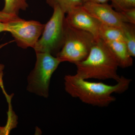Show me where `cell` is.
<instances>
[{
	"label": "cell",
	"mask_w": 135,
	"mask_h": 135,
	"mask_svg": "<svg viewBox=\"0 0 135 135\" xmlns=\"http://www.w3.org/2000/svg\"><path fill=\"white\" fill-rule=\"evenodd\" d=\"M65 89L74 98L84 103L100 107H107L116 100L113 94H122L129 88L131 80L121 76L115 85L88 81L76 74L65 76Z\"/></svg>",
	"instance_id": "1"
},
{
	"label": "cell",
	"mask_w": 135,
	"mask_h": 135,
	"mask_svg": "<svg viewBox=\"0 0 135 135\" xmlns=\"http://www.w3.org/2000/svg\"><path fill=\"white\" fill-rule=\"evenodd\" d=\"M75 65V74L83 79H112L117 82L121 77L118 73L119 66L116 58L100 38L96 40L86 58Z\"/></svg>",
	"instance_id": "2"
},
{
	"label": "cell",
	"mask_w": 135,
	"mask_h": 135,
	"mask_svg": "<svg viewBox=\"0 0 135 135\" xmlns=\"http://www.w3.org/2000/svg\"><path fill=\"white\" fill-rule=\"evenodd\" d=\"M96 40L89 33L71 27L66 23L64 44L55 56L61 62L75 65L86 58Z\"/></svg>",
	"instance_id": "3"
},
{
	"label": "cell",
	"mask_w": 135,
	"mask_h": 135,
	"mask_svg": "<svg viewBox=\"0 0 135 135\" xmlns=\"http://www.w3.org/2000/svg\"><path fill=\"white\" fill-rule=\"evenodd\" d=\"M36 53V63L28 76L27 89L29 92L47 98L51 79L61 62L50 53Z\"/></svg>",
	"instance_id": "4"
},
{
	"label": "cell",
	"mask_w": 135,
	"mask_h": 135,
	"mask_svg": "<svg viewBox=\"0 0 135 135\" xmlns=\"http://www.w3.org/2000/svg\"><path fill=\"white\" fill-rule=\"evenodd\" d=\"M53 9V15L44 25L41 36L33 48L36 53H49L56 55L64 44L66 26L65 14L58 7Z\"/></svg>",
	"instance_id": "5"
},
{
	"label": "cell",
	"mask_w": 135,
	"mask_h": 135,
	"mask_svg": "<svg viewBox=\"0 0 135 135\" xmlns=\"http://www.w3.org/2000/svg\"><path fill=\"white\" fill-rule=\"evenodd\" d=\"M7 32L11 33L21 48H33L41 36L44 24L36 20H27L19 17L7 22Z\"/></svg>",
	"instance_id": "6"
},
{
	"label": "cell",
	"mask_w": 135,
	"mask_h": 135,
	"mask_svg": "<svg viewBox=\"0 0 135 135\" xmlns=\"http://www.w3.org/2000/svg\"><path fill=\"white\" fill-rule=\"evenodd\" d=\"M82 6L87 12L103 24L122 29L126 23L121 12L116 11L108 3L86 2Z\"/></svg>",
	"instance_id": "7"
},
{
	"label": "cell",
	"mask_w": 135,
	"mask_h": 135,
	"mask_svg": "<svg viewBox=\"0 0 135 135\" xmlns=\"http://www.w3.org/2000/svg\"><path fill=\"white\" fill-rule=\"evenodd\" d=\"M65 17L69 26L89 33L97 40L99 38V28L101 23L84 9L82 5L71 9Z\"/></svg>",
	"instance_id": "8"
},
{
	"label": "cell",
	"mask_w": 135,
	"mask_h": 135,
	"mask_svg": "<svg viewBox=\"0 0 135 135\" xmlns=\"http://www.w3.org/2000/svg\"><path fill=\"white\" fill-rule=\"evenodd\" d=\"M104 41L116 58L119 67L126 68L133 65V57L129 53L124 42Z\"/></svg>",
	"instance_id": "9"
},
{
	"label": "cell",
	"mask_w": 135,
	"mask_h": 135,
	"mask_svg": "<svg viewBox=\"0 0 135 135\" xmlns=\"http://www.w3.org/2000/svg\"><path fill=\"white\" fill-rule=\"evenodd\" d=\"M99 38L103 41L124 42L122 29L101 23L99 28Z\"/></svg>",
	"instance_id": "10"
},
{
	"label": "cell",
	"mask_w": 135,
	"mask_h": 135,
	"mask_svg": "<svg viewBox=\"0 0 135 135\" xmlns=\"http://www.w3.org/2000/svg\"><path fill=\"white\" fill-rule=\"evenodd\" d=\"M124 36V42L131 56H135V25L125 23L122 28Z\"/></svg>",
	"instance_id": "11"
},
{
	"label": "cell",
	"mask_w": 135,
	"mask_h": 135,
	"mask_svg": "<svg viewBox=\"0 0 135 135\" xmlns=\"http://www.w3.org/2000/svg\"><path fill=\"white\" fill-rule=\"evenodd\" d=\"M5 5L2 11L6 14L18 16L20 11H25L29 7L26 0H4Z\"/></svg>",
	"instance_id": "12"
},
{
	"label": "cell",
	"mask_w": 135,
	"mask_h": 135,
	"mask_svg": "<svg viewBox=\"0 0 135 135\" xmlns=\"http://www.w3.org/2000/svg\"><path fill=\"white\" fill-rule=\"evenodd\" d=\"M47 4L51 7H58L65 14H67L71 9L83 4V0H46Z\"/></svg>",
	"instance_id": "13"
},
{
	"label": "cell",
	"mask_w": 135,
	"mask_h": 135,
	"mask_svg": "<svg viewBox=\"0 0 135 135\" xmlns=\"http://www.w3.org/2000/svg\"><path fill=\"white\" fill-rule=\"evenodd\" d=\"M115 10L120 12L135 8V0H110Z\"/></svg>",
	"instance_id": "14"
},
{
	"label": "cell",
	"mask_w": 135,
	"mask_h": 135,
	"mask_svg": "<svg viewBox=\"0 0 135 135\" xmlns=\"http://www.w3.org/2000/svg\"><path fill=\"white\" fill-rule=\"evenodd\" d=\"M7 124L5 127H0V135L8 134L11 130L15 127L16 119L13 115H9Z\"/></svg>",
	"instance_id": "15"
},
{
	"label": "cell",
	"mask_w": 135,
	"mask_h": 135,
	"mask_svg": "<svg viewBox=\"0 0 135 135\" xmlns=\"http://www.w3.org/2000/svg\"><path fill=\"white\" fill-rule=\"evenodd\" d=\"M120 12L125 18L126 23L135 25V8Z\"/></svg>",
	"instance_id": "16"
},
{
	"label": "cell",
	"mask_w": 135,
	"mask_h": 135,
	"mask_svg": "<svg viewBox=\"0 0 135 135\" xmlns=\"http://www.w3.org/2000/svg\"><path fill=\"white\" fill-rule=\"evenodd\" d=\"M18 16H13L0 11V22H8L18 17Z\"/></svg>",
	"instance_id": "17"
},
{
	"label": "cell",
	"mask_w": 135,
	"mask_h": 135,
	"mask_svg": "<svg viewBox=\"0 0 135 135\" xmlns=\"http://www.w3.org/2000/svg\"><path fill=\"white\" fill-rule=\"evenodd\" d=\"M83 3L86 2H93L95 3H108L110 0H83Z\"/></svg>",
	"instance_id": "18"
},
{
	"label": "cell",
	"mask_w": 135,
	"mask_h": 135,
	"mask_svg": "<svg viewBox=\"0 0 135 135\" xmlns=\"http://www.w3.org/2000/svg\"><path fill=\"white\" fill-rule=\"evenodd\" d=\"M4 68H5V66L4 65L0 64V86L2 85V78Z\"/></svg>",
	"instance_id": "19"
},
{
	"label": "cell",
	"mask_w": 135,
	"mask_h": 135,
	"mask_svg": "<svg viewBox=\"0 0 135 135\" xmlns=\"http://www.w3.org/2000/svg\"><path fill=\"white\" fill-rule=\"evenodd\" d=\"M7 22H0V33L3 32H7Z\"/></svg>",
	"instance_id": "20"
}]
</instances>
